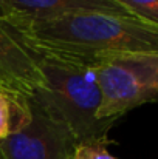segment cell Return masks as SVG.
I'll list each match as a JSON object with an SVG mask.
<instances>
[{"mask_svg":"<svg viewBox=\"0 0 158 159\" xmlns=\"http://www.w3.org/2000/svg\"><path fill=\"white\" fill-rule=\"evenodd\" d=\"M14 30L37 53L59 54L89 63L116 54L158 53V25L130 16L84 12Z\"/></svg>","mask_w":158,"mask_h":159,"instance_id":"6da1fadb","label":"cell"},{"mask_svg":"<svg viewBox=\"0 0 158 159\" xmlns=\"http://www.w3.org/2000/svg\"><path fill=\"white\" fill-rule=\"evenodd\" d=\"M37 53V51H36ZM44 87L36 99L74 136L76 142H107L115 120L99 117L103 94L93 63L50 53H37Z\"/></svg>","mask_w":158,"mask_h":159,"instance_id":"7a4b0ae2","label":"cell"},{"mask_svg":"<svg viewBox=\"0 0 158 159\" xmlns=\"http://www.w3.org/2000/svg\"><path fill=\"white\" fill-rule=\"evenodd\" d=\"M93 65L103 94L101 119L116 120L136 107L158 102V53L116 54Z\"/></svg>","mask_w":158,"mask_h":159,"instance_id":"3957f363","label":"cell"},{"mask_svg":"<svg viewBox=\"0 0 158 159\" xmlns=\"http://www.w3.org/2000/svg\"><path fill=\"white\" fill-rule=\"evenodd\" d=\"M31 117L0 141V159H71L76 139L70 130L30 96Z\"/></svg>","mask_w":158,"mask_h":159,"instance_id":"277c9868","label":"cell"},{"mask_svg":"<svg viewBox=\"0 0 158 159\" xmlns=\"http://www.w3.org/2000/svg\"><path fill=\"white\" fill-rule=\"evenodd\" d=\"M0 85L33 96L44 87L39 56L30 48L20 34L0 17Z\"/></svg>","mask_w":158,"mask_h":159,"instance_id":"5b68a950","label":"cell"},{"mask_svg":"<svg viewBox=\"0 0 158 159\" xmlns=\"http://www.w3.org/2000/svg\"><path fill=\"white\" fill-rule=\"evenodd\" d=\"M84 12L130 16L115 0H3L2 19L9 26L17 28L33 22L51 20Z\"/></svg>","mask_w":158,"mask_h":159,"instance_id":"8992f818","label":"cell"},{"mask_svg":"<svg viewBox=\"0 0 158 159\" xmlns=\"http://www.w3.org/2000/svg\"><path fill=\"white\" fill-rule=\"evenodd\" d=\"M30 117V96L0 85V141L25 127Z\"/></svg>","mask_w":158,"mask_h":159,"instance_id":"52a82bcc","label":"cell"},{"mask_svg":"<svg viewBox=\"0 0 158 159\" xmlns=\"http://www.w3.org/2000/svg\"><path fill=\"white\" fill-rule=\"evenodd\" d=\"M118 5H121L130 16L158 25V0H115Z\"/></svg>","mask_w":158,"mask_h":159,"instance_id":"ba28073f","label":"cell"},{"mask_svg":"<svg viewBox=\"0 0 158 159\" xmlns=\"http://www.w3.org/2000/svg\"><path fill=\"white\" fill-rule=\"evenodd\" d=\"M107 142H79L74 147L71 159H118L107 150Z\"/></svg>","mask_w":158,"mask_h":159,"instance_id":"9c48e42d","label":"cell"},{"mask_svg":"<svg viewBox=\"0 0 158 159\" xmlns=\"http://www.w3.org/2000/svg\"><path fill=\"white\" fill-rule=\"evenodd\" d=\"M0 17H3V0H0Z\"/></svg>","mask_w":158,"mask_h":159,"instance_id":"30bf717a","label":"cell"}]
</instances>
